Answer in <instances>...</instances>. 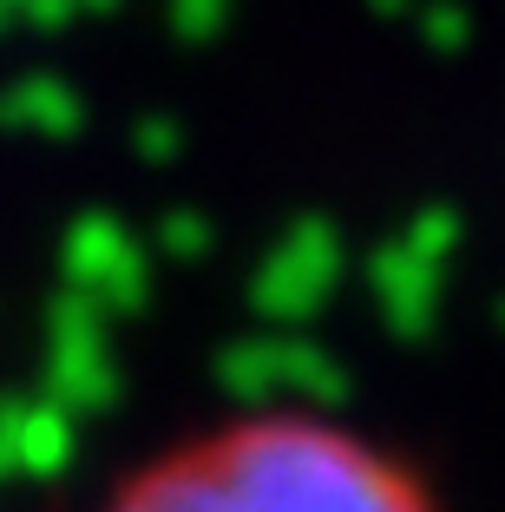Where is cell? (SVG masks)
I'll return each instance as SVG.
<instances>
[{
    "mask_svg": "<svg viewBox=\"0 0 505 512\" xmlns=\"http://www.w3.org/2000/svg\"><path fill=\"white\" fill-rule=\"evenodd\" d=\"M99 512H440L433 493L374 447L368 434L322 414H237L197 427L125 473Z\"/></svg>",
    "mask_w": 505,
    "mask_h": 512,
    "instance_id": "cell-1",
    "label": "cell"
}]
</instances>
